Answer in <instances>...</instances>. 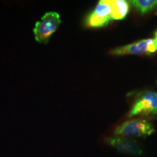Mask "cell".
<instances>
[{
  "instance_id": "cell-5",
  "label": "cell",
  "mask_w": 157,
  "mask_h": 157,
  "mask_svg": "<svg viewBox=\"0 0 157 157\" xmlns=\"http://www.w3.org/2000/svg\"><path fill=\"white\" fill-rule=\"evenodd\" d=\"M157 113V93L147 91L135 101L129 113V118L136 115H155Z\"/></svg>"
},
{
  "instance_id": "cell-2",
  "label": "cell",
  "mask_w": 157,
  "mask_h": 157,
  "mask_svg": "<svg viewBox=\"0 0 157 157\" xmlns=\"http://www.w3.org/2000/svg\"><path fill=\"white\" fill-rule=\"evenodd\" d=\"M61 23L59 15L56 12H48L36 23L33 33L36 40L47 44L51 36L56 31Z\"/></svg>"
},
{
  "instance_id": "cell-9",
  "label": "cell",
  "mask_w": 157,
  "mask_h": 157,
  "mask_svg": "<svg viewBox=\"0 0 157 157\" xmlns=\"http://www.w3.org/2000/svg\"><path fill=\"white\" fill-rule=\"evenodd\" d=\"M155 38L157 39V31L155 33Z\"/></svg>"
},
{
  "instance_id": "cell-8",
  "label": "cell",
  "mask_w": 157,
  "mask_h": 157,
  "mask_svg": "<svg viewBox=\"0 0 157 157\" xmlns=\"http://www.w3.org/2000/svg\"><path fill=\"white\" fill-rule=\"evenodd\" d=\"M130 3L141 14H145L157 8V0H133Z\"/></svg>"
},
{
  "instance_id": "cell-1",
  "label": "cell",
  "mask_w": 157,
  "mask_h": 157,
  "mask_svg": "<svg viewBox=\"0 0 157 157\" xmlns=\"http://www.w3.org/2000/svg\"><path fill=\"white\" fill-rule=\"evenodd\" d=\"M155 132L152 124L145 119H130L118 126L113 131L114 136L133 139L151 135Z\"/></svg>"
},
{
  "instance_id": "cell-3",
  "label": "cell",
  "mask_w": 157,
  "mask_h": 157,
  "mask_svg": "<svg viewBox=\"0 0 157 157\" xmlns=\"http://www.w3.org/2000/svg\"><path fill=\"white\" fill-rule=\"evenodd\" d=\"M113 20L111 0H101L94 11L86 19V24L92 28H100L107 25Z\"/></svg>"
},
{
  "instance_id": "cell-7",
  "label": "cell",
  "mask_w": 157,
  "mask_h": 157,
  "mask_svg": "<svg viewBox=\"0 0 157 157\" xmlns=\"http://www.w3.org/2000/svg\"><path fill=\"white\" fill-rule=\"evenodd\" d=\"M111 1L113 20L123 19L129 12L128 2L124 0H111Z\"/></svg>"
},
{
  "instance_id": "cell-4",
  "label": "cell",
  "mask_w": 157,
  "mask_h": 157,
  "mask_svg": "<svg viewBox=\"0 0 157 157\" xmlns=\"http://www.w3.org/2000/svg\"><path fill=\"white\" fill-rule=\"evenodd\" d=\"M157 51V39H148L138 41L133 44L124 45L111 51L112 55L150 54Z\"/></svg>"
},
{
  "instance_id": "cell-6",
  "label": "cell",
  "mask_w": 157,
  "mask_h": 157,
  "mask_svg": "<svg viewBox=\"0 0 157 157\" xmlns=\"http://www.w3.org/2000/svg\"><path fill=\"white\" fill-rule=\"evenodd\" d=\"M105 141L109 146L125 154L138 156L143 154L140 146L136 141L132 139L113 136L106 137Z\"/></svg>"
}]
</instances>
